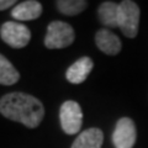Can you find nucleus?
<instances>
[{
  "label": "nucleus",
  "mask_w": 148,
  "mask_h": 148,
  "mask_svg": "<svg viewBox=\"0 0 148 148\" xmlns=\"http://www.w3.org/2000/svg\"><path fill=\"white\" fill-rule=\"evenodd\" d=\"M0 114L29 128H36L45 117V106L35 96L15 91L0 98Z\"/></svg>",
  "instance_id": "1"
},
{
  "label": "nucleus",
  "mask_w": 148,
  "mask_h": 148,
  "mask_svg": "<svg viewBox=\"0 0 148 148\" xmlns=\"http://www.w3.org/2000/svg\"><path fill=\"white\" fill-rule=\"evenodd\" d=\"M140 14V8L135 1L123 0L119 4L117 27L128 38H135L138 34Z\"/></svg>",
  "instance_id": "2"
},
{
  "label": "nucleus",
  "mask_w": 148,
  "mask_h": 148,
  "mask_svg": "<svg viewBox=\"0 0 148 148\" xmlns=\"http://www.w3.org/2000/svg\"><path fill=\"white\" fill-rule=\"evenodd\" d=\"M75 40L73 27L63 21H52L45 37V46L49 49H59L71 46Z\"/></svg>",
  "instance_id": "3"
},
{
  "label": "nucleus",
  "mask_w": 148,
  "mask_h": 148,
  "mask_svg": "<svg viewBox=\"0 0 148 148\" xmlns=\"http://www.w3.org/2000/svg\"><path fill=\"white\" fill-rule=\"evenodd\" d=\"M0 37L12 48H24L31 40V31L20 22L6 21L0 27Z\"/></svg>",
  "instance_id": "4"
},
{
  "label": "nucleus",
  "mask_w": 148,
  "mask_h": 148,
  "mask_svg": "<svg viewBox=\"0 0 148 148\" xmlns=\"http://www.w3.org/2000/svg\"><path fill=\"white\" fill-rule=\"evenodd\" d=\"M59 121L67 135H75L80 131L83 123V111L77 101L68 100L59 109Z\"/></svg>",
  "instance_id": "5"
},
{
  "label": "nucleus",
  "mask_w": 148,
  "mask_h": 148,
  "mask_svg": "<svg viewBox=\"0 0 148 148\" xmlns=\"http://www.w3.org/2000/svg\"><path fill=\"white\" fill-rule=\"evenodd\" d=\"M137 131L135 122L130 117H121L117 121L112 133L115 148H132L136 143Z\"/></svg>",
  "instance_id": "6"
},
{
  "label": "nucleus",
  "mask_w": 148,
  "mask_h": 148,
  "mask_svg": "<svg viewBox=\"0 0 148 148\" xmlns=\"http://www.w3.org/2000/svg\"><path fill=\"white\" fill-rule=\"evenodd\" d=\"M95 45L98 48L109 56H116L122 48L121 40L108 29H101L95 34Z\"/></svg>",
  "instance_id": "7"
},
{
  "label": "nucleus",
  "mask_w": 148,
  "mask_h": 148,
  "mask_svg": "<svg viewBox=\"0 0 148 148\" xmlns=\"http://www.w3.org/2000/svg\"><path fill=\"white\" fill-rule=\"evenodd\" d=\"M94 67V62L89 57H82L75 61L71 67L67 69L66 78L72 84H82L86 80L88 75L90 74Z\"/></svg>",
  "instance_id": "8"
},
{
  "label": "nucleus",
  "mask_w": 148,
  "mask_h": 148,
  "mask_svg": "<svg viewBox=\"0 0 148 148\" xmlns=\"http://www.w3.org/2000/svg\"><path fill=\"white\" fill-rule=\"evenodd\" d=\"M42 14V5L36 0H26L14 6L11 16L17 21H31L38 18Z\"/></svg>",
  "instance_id": "9"
},
{
  "label": "nucleus",
  "mask_w": 148,
  "mask_h": 148,
  "mask_svg": "<svg viewBox=\"0 0 148 148\" xmlns=\"http://www.w3.org/2000/svg\"><path fill=\"white\" fill-rule=\"evenodd\" d=\"M104 133L98 127H91L79 133L71 148H101Z\"/></svg>",
  "instance_id": "10"
},
{
  "label": "nucleus",
  "mask_w": 148,
  "mask_h": 148,
  "mask_svg": "<svg viewBox=\"0 0 148 148\" xmlns=\"http://www.w3.org/2000/svg\"><path fill=\"white\" fill-rule=\"evenodd\" d=\"M98 16L103 25L108 27H117L119 4L114 1H104L98 9Z\"/></svg>",
  "instance_id": "11"
},
{
  "label": "nucleus",
  "mask_w": 148,
  "mask_h": 148,
  "mask_svg": "<svg viewBox=\"0 0 148 148\" xmlns=\"http://www.w3.org/2000/svg\"><path fill=\"white\" fill-rule=\"evenodd\" d=\"M18 79H20V73L6 57L0 54V84L12 85L16 84Z\"/></svg>",
  "instance_id": "12"
},
{
  "label": "nucleus",
  "mask_w": 148,
  "mask_h": 148,
  "mask_svg": "<svg viewBox=\"0 0 148 148\" xmlns=\"http://www.w3.org/2000/svg\"><path fill=\"white\" fill-rule=\"evenodd\" d=\"M58 11L66 16L79 15L88 8V1L84 0H58L56 1Z\"/></svg>",
  "instance_id": "13"
},
{
  "label": "nucleus",
  "mask_w": 148,
  "mask_h": 148,
  "mask_svg": "<svg viewBox=\"0 0 148 148\" xmlns=\"http://www.w3.org/2000/svg\"><path fill=\"white\" fill-rule=\"evenodd\" d=\"M16 1L15 0H0V11L1 10H6L10 6L15 5Z\"/></svg>",
  "instance_id": "14"
}]
</instances>
